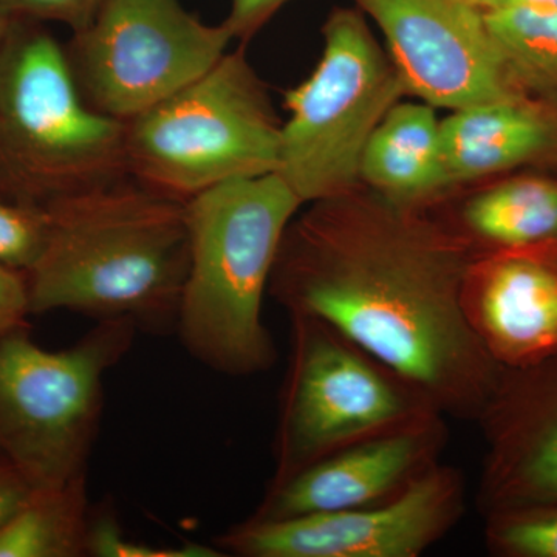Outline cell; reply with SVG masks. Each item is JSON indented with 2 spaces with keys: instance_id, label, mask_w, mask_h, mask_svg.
I'll return each mask as SVG.
<instances>
[{
  "instance_id": "1",
  "label": "cell",
  "mask_w": 557,
  "mask_h": 557,
  "mask_svg": "<svg viewBox=\"0 0 557 557\" xmlns=\"http://www.w3.org/2000/svg\"><path fill=\"white\" fill-rule=\"evenodd\" d=\"M306 207L285 231L271 298L327 322L443 416L478 421L504 369L461 309L474 247L435 208L395 203L362 183Z\"/></svg>"
},
{
  "instance_id": "2",
  "label": "cell",
  "mask_w": 557,
  "mask_h": 557,
  "mask_svg": "<svg viewBox=\"0 0 557 557\" xmlns=\"http://www.w3.org/2000/svg\"><path fill=\"white\" fill-rule=\"evenodd\" d=\"M49 231L25 273L30 314L67 310L143 332L177 330L189 269L186 201L132 177L46 208Z\"/></svg>"
},
{
  "instance_id": "3",
  "label": "cell",
  "mask_w": 557,
  "mask_h": 557,
  "mask_svg": "<svg viewBox=\"0 0 557 557\" xmlns=\"http://www.w3.org/2000/svg\"><path fill=\"white\" fill-rule=\"evenodd\" d=\"M302 207L277 172L223 183L186 201L189 269L177 332L208 369L244 379L276 364L263 298L285 231Z\"/></svg>"
},
{
  "instance_id": "4",
  "label": "cell",
  "mask_w": 557,
  "mask_h": 557,
  "mask_svg": "<svg viewBox=\"0 0 557 557\" xmlns=\"http://www.w3.org/2000/svg\"><path fill=\"white\" fill-rule=\"evenodd\" d=\"M124 177V121L84 101L64 44L13 21L0 46V194L46 209Z\"/></svg>"
},
{
  "instance_id": "5",
  "label": "cell",
  "mask_w": 557,
  "mask_h": 557,
  "mask_svg": "<svg viewBox=\"0 0 557 557\" xmlns=\"http://www.w3.org/2000/svg\"><path fill=\"white\" fill-rule=\"evenodd\" d=\"M281 139L269 90L242 50L124 121L129 177L180 201L277 172Z\"/></svg>"
},
{
  "instance_id": "6",
  "label": "cell",
  "mask_w": 557,
  "mask_h": 557,
  "mask_svg": "<svg viewBox=\"0 0 557 557\" xmlns=\"http://www.w3.org/2000/svg\"><path fill=\"white\" fill-rule=\"evenodd\" d=\"M137 332L129 319H106L62 350L38 346L24 327L0 339V458L32 490L87 475L106 375Z\"/></svg>"
},
{
  "instance_id": "7",
  "label": "cell",
  "mask_w": 557,
  "mask_h": 557,
  "mask_svg": "<svg viewBox=\"0 0 557 557\" xmlns=\"http://www.w3.org/2000/svg\"><path fill=\"white\" fill-rule=\"evenodd\" d=\"M288 318L269 486L355 443L443 416L420 387L327 322L307 313Z\"/></svg>"
},
{
  "instance_id": "8",
  "label": "cell",
  "mask_w": 557,
  "mask_h": 557,
  "mask_svg": "<svg viewBox=\"0 0 557 557\" xmlns=\"http://www.w3.org/2000/svg\"><path fill=\"white\" fill-rule=\"evenodd\" d=\"M324 49L311 75L284 94L277 174L304 205L361 185L362 152L384 115L408 94L364 13L336 9L322 25Z\"/></svg>"
},
{
  "instance_id": "9",
  "label": "cell",
  "mask_w": 557,
  "mask_h": 557,
  "mask_svg": "<svg viewBox=\"0 0 557 557\" xmlns=\"http://www.w3.org/2000/svg\"><path fill=\"white\" fill-rule=\"evenodd\" d=\"M182 0H104L64 44L73 79L91 109L134 119L214 67L233 42Z\"/></svg>"
},
{
  "instance_id": "10",
  "label": "cell",
  "mask_w": 557,
  "mask_h": 557,
  "mask_svg": "<svg viewBox=\"0 0 557 557\" xmlns=\"http://www.w3.org/2000/svg\"><path fill=\"white\" fill-rule=\"evenodd\" d=\"M465 509L463 474L440 461L394 500L292 519L248 518L214 547L240 557H418L460 522Z\"/></svg>"
},
{
  "instance_id": "11",
  "label": "cell",
  "mask_w": 557,
  "mask_h": 557,
  "mask_svg": "<svg viewBox=\"0 0 557 557\" xmlns=\"http://www.w3.org/2000/svg\"><path fill=\"white\" fill-rule=\"evenodd\" d=\"M379 25L408 94L458 110L520 97L487 28L469 0H355Z\"/></svg>"
},
{
  "instance_id": "12",
  "label": "cell",
  "mask_w": 557,
  "mask_h": 557,
  "mask_svg": "<svg viewBox=\"0 0 557 557\" xmlns=\"http://www.w3.org/2000/svg\"><path fill=\"white\" fill-rule=\"evenodd\" d=\"M445 416L355 443L269 486L249 518L281 520L394 500L438 465L448 445Z\"/></svg>"
},
{
  "instance_id": "13",
  "label": "cell",
  "mask_w": 557,
  "mask_h": 557,
  "mask_svg": "<svg viewBox=\"0 0 557 557\" xmlns=\"http://www.w3.org/2000/svg\"><path fill=\"white\" fill-rule=\"evenodd\" d=\"M478 423L486 446L480 515L557 502V355L530 368L504 369Z\"/></svg>"
},
{
  "instance_id": "14",
  "label": "cell",
  "mask_w": 557,
  "mask_h": 557,
  "mask_svg": "<svg viewBox=\"0 0 557 557\" xmlns=\"http://www.w3.org/2000/svg\"><path fill=\"white\" fill-rule=\"evenodd\" d=\"M469 327L502 369L557 355V247L475 256L461 287Z\"/></svg>"
},
{
  "instance_id": "15",
  "label": "cell",
  "mask_w": 557,
  "mask_h": 557,
  "mask_svg": "<svg viewBox=\"0 0 557 557\" xmlns=\"http://www.w3.org/2000/svg\"><path fill=\"white\" fill-rule=\"evenodd\" d=\"M446 171L457 190L522 171H557V104L520 95L453 110L442 120Z\"/></svg>"
},
{
  "instance_id": "16",
  "label": "cell",
  "mask_w": 557,
  "mask_h": 557,
  "mask_svg": "<svg viewBox=\"0 0 557 557\" xmlns=\"http://www.w3.org/2000/svg\"><path fill=\"white\" fill-rule=\"evenodd\" d=\"M435 211L483 252L557 247V171H522L480 183Z\"/></svg>"
},
{
  "instance_id": "17",
  "label": "cell",
  "mask_w": 557,
  "mask_h": 557,
  "mask_svg": "<svg viewBox=\"0 0 557 557\" xmlns=\"http://www.w3.org/2000/svg\"><path fill=\"white\" fill-rule=\"evenodd\" d=\"M440 123L428 102H397L362 152V185L406 207L432 208L456 196L443 157Z\"/></svg>"
},
{
  "instance_id": "18",
  "label": "cell",
  "mask_w": 557,
  "mask_h": 557,
  "mask_svg": "<svg viewBox=\"0 0 557 557\" xmlns=\"http://www.w3.org/2000/svg\"><path fill=\"white\" fill-rule=\"evenodd\" d=\"M90 519L87 475L33 490L0 527V557L87 556Z\"/></svg>"
},
{
  "instance_id": "19",
  "label": "cell",
  "mask_w": 557,
  "mask_h": 557,
  "mask_svg": "<svg viewBox=\"0 0 557 557\" xmlns=\"http://www.w3.org/2000/svg\"><path fill=\"white\" fill-rule=\"evenodd\" d=\"M487 28L520 94L557 104V10L483 11Z\"/></svg>"
},
{
  "instance_id": "20",
  "label": "cell",
  "mask_w": 557,
  "mask_h": 557,
  "mask_svg": "<svg viewBox=\"0 0 557 557\" xmlns=\"http://www.w3.org/2000/svg\"><path fill=\"white\" fill-rule=\"evenodd\" d=\"M483 519V537L491 555L557 557V502L496 509Z\"/></svg>"
},
{
  "instance_id": "21",
  "label": "cell",
  "mask_w": 557,
  "mask_h": 557,
  "mask_svg": "<svg viewBox=\"0 0 557 557\" xmlns=\"http://www.w3.org/2000/svg\"><path fill=\"white\" fill-rule=\"evenodd\" d=\"M47 231L46 209L17 203L0 194V263L27 273L46 245Z\"/></svg>"
},
{
  "instance_id": "22",
  "label": "cell",
  "mask_w": 557,
  "mask_h": 557,
  "mask_svg": "<svg viewBox=\"0 0 557 557\" xmlns=\"http://www.w3.org/2000/svg\"><path fill=\"white\" fill-rule=\"evenodd\" d=\"M87 556L94 557H220L219 548L199 544L180 547H153L124 536L119 520L110 509L91 511Z\"/></svg>"
},
{
  "instance_id": "23",
  "label": "cell",
  "mask_w": 557,
  "mask_h": 557,
  "mask_svg": "<svg viewBox=\"0 0 557 557\" xmlns=\"http://www.w3.org/2000/svg\"><path fill=\"white\" fill-rule=\"evenodd\" d=\"M104 0H0L13 21L57 22L72 32L86 27Z\"/></svg>"
},
{
  "instance_id": "24",
  "label": "cell",
  "mask_w": 557,
  "mask_h": 557,
  "mask_svg": "<svg viewBox=\"0 0 557 557\" xmlns=\"http://www.w3.org/2000/svg\"><path fill=\"white\" fill-rule=\"evenodd\" d=\"M30 314L27 276L24 271L0 263V339L24 327Z\"/></svg>"
},
{
  "instance_id": "25",
  "label": "cell",
  "mask_w": 557,
  "mask_h": 557,
  "mask_svg": "<svg viewBox=\"0 0 557 557\" xmlns=\"http://www.w3.org/2000/svg\"><path fill=\"white\" fill-rule=\"evenodd\" d=\"M292 0H231L230 13L223 21L234 39L248 40Z\"/></svg>"
},
{
  "instance_id": "26",
  "label": "cell",
  "mask_w": 557,
  "mask_h": 557,
  "mask_svg": "<svg viewBox=\"0 0 557 557\" xmlns=\"http://www.w3.org/2000/svg\"><path fill=\"white\" fill-rule=\"evenodd\" d=\"M32 491L20 472L0 458V527L27 500Z\"/></svg>"
},
{
  "instance_id": "27",
  "label": "cell",
  "mask_w": 557,
  "mask_h": 557,
  "mask_svg": "<svg viewBox=\"0 0 557 557\" xmlns=\"http://www.w3.org/2000/svg\"><path fill=\"white\" fill-rule=\"evenodd\" d=\"M482 11L505 9L557 10V0H469Z\"/></svg>"
},
{
  "instance_id": "28",
  "label": "cell",
  "mask_w": 557,
  "mask_h": 557,
  "mask_svg": "<svg viewBox=\"0 0 557 557\" xmlns=\"http://www.w3.org/2000/svg\"><path fill=\"white\" fill-rule=\"evenodd\" d=\"M11 24H13V20L5 13L2 9H0V46H2L3 39L9 35Z\"/></svg>"
}]
</instances>
